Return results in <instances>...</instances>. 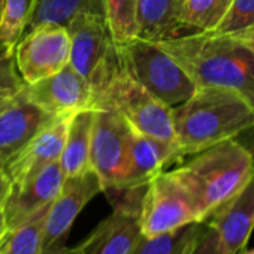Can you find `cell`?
Wrapping results in <instances>:
<instances>
[{"instance_id":"cell-1","label":"cell","mask_w":254,"mask_h":254,"mask_svg":"<svg viewBox=\"0 0 254 254\" xmlns=\"http://www.w3.org/2000/svg\"><path fill=\"white\" fill-rule=\"evenodd\" d=\"M197 87H227L254 108V56L229 35L193 32L156 42Z\"/></svg>"},{"instance_id":"cell-2","label":"cell","mask_w":254,"mask_h":254,"mask_svg":"<svg viewBox=\"0 0 254 254\" xmlns=\"http://www.w3.org/2000/svg\"><path fill=\"white\" fill-rule=\"evenodd\" d=\"M172 121L177 145L186 157L254 129V108L236 90L197 87L172 108Z\"/></svg>"},{"instance_id":"cell-3","label":"cell","mask_w":254,"mask_h":254,"mask_svg":"<svg viewBox=\"0 0 254 254\" xmlns=\"http://www.w3.org/2000/svg\"><path fill=\"white\" fill-rule=\"evenodd\" d=\"M172 174L190 193L205 221L254 175V154L238 139H227L191 154Z\"/></svg>"},{"instance_id":"cell-4","label":"cell","mask_w":254,"mask_h":254,"mask_svg":"<svg viewBox=\"0 0 254 254\" xmlns=\"http://www.w3.org/2000/svg\"><path fill=\"white\" fill-rule=\"evenodd\" d=\"M115 45L123 69L166 106L174 108L194 93L189 75L156 42L135 38Z\"/></svg>"},{"instance_id":"cell-5","label":"cell","mask_w":254,"mask_h":254,"mask_svg":"<svg viewBox=\"0 0 254 254\" xmlns=\"http://www.w3.org/2000/svg\"><path fill=\"white\" fill-rule=\"evenodd\" d=\"M91 108H111L117 111L135 132L177 144L172 108L151 96L124 69H121L93 99Z\"/></svg>"},{"instance_id":"cell-6","label":"cell","mask_w":254,"mask_h":254,"mask_svg":"<svg viewBox=\"0 0 254 254\" xmlns=\"http://www.w3.org/2000/svg\"><path fill=\"white\" fill-rule=\"evenodd\" d=\"M69 64L90 84L93 99L123 69L117 45L103 15H76L69 24Z\"/></svg>"},{"instance_id":"cell-7","label":"cell","mask_w":254,"mask_h":254,"mask_svg":"<svg viewBox=\"0 0 254 254\" xmlns=\"http://www.w3.org/2000/svg\"><path fill=\"white\" fill-rule=\"evenodd\" d=\"M193 223H202V217L193 197L172 171H163L153 177L147 183L141 200V233L157 236Z\"/></svg>"},{"instance_id":"cell-8","label":"cell","mask_w":254,"mask_h":254,"mask_svg":"<svg viewBox=\"0 0 254 254\" xmlns=\"http://www.w3.org/2000/svg\"><path fill=\"white\" fill-rule=\"evenodd\" d=\"M144 187L105 191L112 200L114 211L67 254H133L141 238L139 209Z\"/></svg>"},{"instance_id":"cell-9","label":"cell","mask_w":254,"mask_h":254,"mask_svg":"<svg viewBox=\"0 0 254 254\" xmlns=\"http://www.w3.org/2000/svg\"><path fill=\"white\" fill-rule=\"evenodd\" d=\"M132 127L111 108L94 109L91 144H90V168L97 174L103 193L117 190L127 169V151Z\"/></svg>"},{"instance_id":"cell-10","label":"cell","mask_w":254,"mask_h":254,"mask_svg":"<svg viewBox=\"0 0 254 254\" xmlns=\"http://www.w3.org/2000/svg\"><path fill=\"white\" fill-rule=\"evenodd\" d=\"M14 60L24 84H35L60 72L70 60L67 27L44 23L26 30L15 45Z\"/></svg>"},{"instance_id":"cell-11","label":"cell","mask_w":254,"mask_h":254,"mask_svg":"<svg viewBox=\"0 0 254 254\" xmlns=\"http://www.w3.org/2000/svg\"><path fill=\"white\" fill-rule=\"evenodd\" d=\"M99 193H103V186L91 168L75 177L64 178L60 193L44 218L42 254H67L66 242L73 221Z\"/></svg>"},{"instance_id":"cell-12","label":"cell","mask_w":254,"mask_h":254,"mask_svg":"<svg viewBox=\"0 0 254 254\" xmlns=\"http://www.w3.org/2000/svg\"><path fill=\"white\" fill-rule=\"evenodd\" d=\"M64 178L59 160L29 181L20 186H11V191L3 203L6 229L24 224L47 212L60 193Z\"/></svg>"},{"instance_id":"cell-13","label":"cell","mask_w":254,"mask_h":254,"mask_svg":"<svg viewBox=\"0 0 254 254\" xmlns=\"http://www.w3.org/2000/svg\"><path fill=\"white\" fill-rule=\"evenodd\" d=\"M23 94L35 105L59 117L72 115L93 105L90 84L70 64L45 79L26 84Z\"/></svg>"},{"instance_id":"cell-14","label":"cell","mask_w":254,"mask_h":254,"mask_svg":"<svg viewBox=\"0 0 254 254\" xmlns=\"http://www.w3.org/2000/svg\"><path fill=\"white\" fill-rule=\"evenodd\" d=\"M73 115V114H72ZM72 115L57 118L3 163L11 186H20L60 160Z\"/></svg>"},{"instance_id":"cell-15","label":"cell","mask_w":254,"mask_h":254,"mask_svg":"<svg viewBox=\"0 0 254 254\" xmlns=\"http://www.w3.org/2000/svg\"><path fill=\"white\" fill-rule=\"evenodd\" d=\"M205 223L215 232L224 254H238L254 230V175Z\"/></svg>"},{"instance_id":"cell-16","label":"cell","mask_w":254,"mask_h":254,"mask_svg":"<svg viewBox=\"0 0 254 254\" xmlns=\"http://www.w3.org/2000/svg\"><path fill=\"white\" fill-rule=\"evenodd\" d=\"M180 159H183V156L175 142H166L132 129L129 136L126 175L121 187L117 190L144 187L153 177L163 172L168 165Z\"/></svg>"},{"instance_id":"cell-17","label":"cell","mask_w":254,"mask_h":254,"mask_svg":"<svg viewBox=\"0 0 254 254\" xmlns=\"http://www.w3.org/2000/svg\"><path fill=\"white\" fill-rule=\"evenodd\" d=\"M64 117V115H63ZM59 115L50 114L30 102L23 91L14 103L0 112V162L3 163L21 150L41 130L54 123Z\"/></svg>"},{"instance_id":"cell-18","label":"cell","mask_w":254,"mask_h":254,"mask_svg":"<svg viewBox=\"0 0 254 254\" xmlns=\"http://www.w3.org/2000/svg\"><path fill=\"white\" fill-rule=\"evenodd\" d=\"M184 0H138L136 38L159 42L181 36Z\"/></svg>"},{"instance_id":"cell-19","label":"cell","mask_w":254,"mask_h":254,"mask_svg":"<svg viewBox=\"0 0 254 254\" xmlns=\"http://www.w3.org/2000/svg\"><path fill=\"white\" fill-rule=\"evenodd\" d=\"M94 109L87 108L75 112L67 126L64 148L60 165L64 177H75L90 168V144Z\"/></svg>"},{"instance_id":"cell-20","label":"cell","mask_w":254,"mask_h":254,"mask_svg":"<svg viewBox=\"0 0 254 254\" xmlns=\"http://www.w3.org/2000/svg\"><path fill=\"white\" fill-rule=\"evenodd\" d=\"M81 14L105 17L103 0H30L24 32L44 23H56L67 27Z\"/></svg>"},{"instance_id":"cell-21","label":"cell","mask_w":254,"mask_h":254,"mask_svg":"<svg viewBox=\"0 0 254 254\" xmlns=\"http://www.w3.org/2000/svg\"><path fill=\"white\" fill-rule=\"evenodd\" d=\"M45 214L47 212L24 224L5 229L0 235V254H42Z\"/></svg>"},{"instance_id":"cell-22","label":"cell","mask_w":254,"mask_h":254,"mask_svg":"<svg viewBox=\"0 0 254 254\" xmlns=\"http://www.w3.org/2000/svg\"><path fill=\"white\" fill-rule=\"evenodd\" d=\"M202 223H193L157 236H144L141 233L133 254H183L194 241Z\"/></svg>"},{"instance_id":"cell-23","label":"cell","mask_w":254,"mask_h":254,"mask_svg":"<svg viewBox=\"0 0 254 254\" xmlns=\"http://www.w3.org/2000/svg\"><path fill=\"white\" fill-rule=\"evenodd\" d=\"M233 0H184L183 26L186 30L212 32L223 20Z\"/></svg>"},{"instance_id":"cell-24","label":"cell","mask_w":254,"mask_h":254,"mask_svg":"<svg viewBox=\"0 0 254 254\" xmlns=\"http://www.w3.org/2000/svg\"><path fill=\"white\" fill-rule=\"evenodd\" d=\"M105 20L115 44L132 41L138 35V0H103Z\"/></svg>"},{"instance_id":"cell-25","label":"cell","mask_w":254,"mask_h":254,"mask_svg":"<svg viewBox=\"0 0 254 254\" xmlns=\"http://www.w3.org/2000/svg\"><path fill=\"white\" fill-rule=\"evenodd\" d=\"M27 9V0H5L0 14V54L14 57L15 45L24 33Z\"/></svg>"},{"instance_id":"cell-26","label":"cell","mask_w":254,"mask_h":254,"mask_svg":"<svg viewBox=\"0 0 254 254\" xmlns=\"http://www.w3.org/2000/svg\"><path fill=\"white\" fill-rule=\"evenodd\" d=\"M251 24H254V0H233L223 20L212 32L232 36Z\"/></svg>"},{"instance_id":"cell-27","label":"cell","mask_w":254,"mask_h":254,"mask_svg":"<svg viewBox=\"0 0 254 254\" xmlns=\"http://www.w3.org/2000/svg\"><path fill=\"white\" fill-rule=\"evenodd\" d=\"M24 85L17 73L14 57L0 54V97H14L24 90Z\"/></svg>"},{"instance_id":"cell-28","label":"cell","mask_w":254,"mask_h":254,"mask_svg":"<svg viewBox=\"0 0 254 254\" xmlns=\"http://www.w3.org/2000/svg\"><path fill=\"white\" fill-rule=\"evenodd\" d=\"M190 254H224L215 232L205 221L197 232Z\"/></svg>"},{"instance_id":"cell-29","label":"cell","mask_w":254,"mask_h":254,"mask_svg":"<svg viewBox=\"0 0 254 254\" xmlns=\"http://www.w3.org/2000/svg\"><path fill=\"white\" fill-rule=\"evenodd\" d=\"M236 41H239L242 45H245L254 56V24H251L250 27L232 35Z\"/></svg>"},{"instance_id":"cell-30","label":"cell","mask_w":254,"mask_h":254,"mask_svg":"<svg viewBox=\"0 0 254 254\" xmlns=\"http://www.w3.org/2000/svg\"><path fill=\"white\" fill-rule=\"evenodd\" d=\"M11 191V181L5 174L3 168H0V208H3V203Z\"/></svg>"},{"instance_id":"cell-31","label":"cell","mask_w":254,"mask_h":254,"mask_svg":"<svg viewBox=\"0 0 254 254\" xmlns=\"http://www.w3.org/2000/svg\"><path fill=\"white\" fill-rule=\"evenodd\" d=\"M15 97L17 96H14V97H0V112H3L6 108H9L14 103Z\"/></svg>"},{"instance_id":"cell-32","label":"cell","mask_w":254,"mask_h":254,"mask_svg":"<svg viewBox=\"0 0 254 254\" xmlns=\"http://www.w3.org/2000/svg\"><path fill=\"white\" fill-rule=\"evenodd\" d=\"M6 226H5V217H3V208H0V235L5 232Z\"/></svg>"},{"instance_id":"cell-33","label":"cell","mask_w":254,"mask_h":254,"mask_svg":"<svg viewBox=\"0 0 254 254\" xmlns=\"http://www.w3.org/2000/svg\"><path fill=\"white\" fill-rule=\"evenodd\" d=\"M238 254H254V248H244Z\"/></svg>"},{"instance_id":"cell-34","label":"cell","mask_w":254,"mask_h":254,"mask_svg":"<svg viewBox=\"0 0 254 254\" xmlns=\"http://www.w3.org/2000/svg\"><path fill=\"white\" fill-rule=\"evenodd\" d=\"M196 236H197V235H196ZM194 239H196V238H194ZM193 244H194V241L191 242V245H190V247H189V248H187V250H186V251H184L183 254H190V250H191V247H193Z\"/></svg>"},{"instance_id":"cell-35","label":"cell","mask_w":254,"mask_h":254,"mask_svg":"<svg viewBox=\"0 0 254 254\" xmlns=\"http://www.w3.org/2000/svg\"><path fill=\"white\" fill-rule=\"evenodd\" d=\"M3 5H5V0H0V14H2V9H3Z\"/></svg>"},{"instance_id":"cell-36","label":"cell","mask_w":254,"mask_h":254,"mask_svg":"<svg viewBox=\"0 0 254 254\" xmlns=\"http://www.w3.org/2000/svg\"><path fill=\"white\" fill-rule=\"evenodd\" d=\"M0 168H2V162H0Z\"/></svg>"}]
</instances>
